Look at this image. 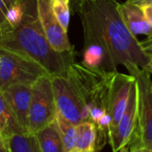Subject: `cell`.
Instances as JSON below:
<instances>
[{"instance_id":"52a82bcc","label":"cell","mask_w":152,"mask_h":152,"mask_svg":"<svg viewBox=\"0 0 152 152\" xmlns=\"http://www.w3.org/2000/svg\"><path fill=\"white\" fill-rule=\"evenodd\" d=\"M136 80L138 89L137 126L139 144L152 147V81L151 73L137 66L127 69Z\"/></svg>"},{"instance_id":"e0dca14e","label":"cell","mask_w":152,"mask_h":152,"mask_svg":"<svg viewBox=\"0 0 152 152\" xmlns=\"http://www.w3.org/2000/svg\"><path fill=\"white\" fill-rule=\"evenodd\" d=\"M70 3L71 0H49L54 16L66 32L70 23Z\"/></svg>"},{"instance_id":"7a4b0ae2","label":"cell","mask_w":152,"mask_h":152,"mask_svg":"<svg viewBox=\"0 0 152 152\" xmlns=\"http://www.w3.org/2000/svg\"><path fill=\"white\" fill-rule=\"evenodd\" d=\"M0 48L23 55L41 65L49 75L64 74L73 62L72 52L59 53L47 40L36 15L29 9L23 22L14 29L0 32Z\"/></svg>"},{"instance_id":"ba28073f","label":"cell","mask_w":152,"mask_h":152,"mask_svg":"<svg viewBox=\"0 0 152 152\" xmlns=\"http://www.w3.org/2000/svg\"><path fill=\"white\" fill-rule=\"evenodd\" d=\"M138 116V89L136 80L133 82L124 112L117 125L109 132L108 141L113 152L119 151L132 140L137 126Z\"/></svg>"},{"instance_id":"277c9868","label":"cell","mask_w":152,"mask_h":152,"mask_svg":"<svg viewBox=\"0 0 152 152\" xmlns=\"http://www.w3.org/2000/svg\"><path fill=\"white\" fill-rule=\"evenodd\" d=\"M45 74L48 73L34 60L19 53L0 48V89L15 83L32 85Z\"/></svg>"},{"instance_id":"ffe728a7","label":"cell","mask_w":152,"mask_h":152,"mask_svg":"<svg viewBox=\"0 0 152 152\" xmlns=\"http://www.w3.org/2000/svg\"><path fill=\"white\" fill-rule=\"evenodd\" d=\"M15 2V0H0V31L5 28L7 12Z\"/></svg>"},{"instance_id":"484cf974","label":"cell","mask_w":152,"mask_h":152,"mask_svg":"<svg viewBox=\"0 0 152 152\" xmlns=\"http://www.w3.org/2000/svg\"><path fill=\"white\" fill-rule=\"evenodd\" d=\"M127 1L132 2V3H141V2H151L152 3V0H127Z\"/></svg>"},{"instance_id":"1f68e13d","label":"cell","mask_w":152,"mask_h":152,"mask_svg":"<svg viewBox=\"0 0 152 152\" xmlns=\"http://www.w3.org/2000/svg\"><path fill=\"white\" fill-rule=\"evenodd\" d=\"M0 136H1V135H0Z\"/></svg>"},{"instance_id":"ac0fdd59","label":"cell","mask_w":152,"mask_h":152,"mask_svg":"<svg viewBox=\"0 0 152 152\" xmlns=\"http://www.w3.org/2000/svg\"><path fill=\"white\" fill-rule=\"evenodd\" d=\"M104 61V53L100 47L95 44H87L83 50V64L90 68H100Z\"/></svg>"},{"instance_id":"83f0119b","label":"cell","mask_w":152,"mask_h":152,"mask_svg":"<svg viewBox=\"0 0 152 152\" xmlns=\"http://www.w3.org/2000/svg\"><path fill=\"white\" fill-rule=\"evenodd\" d=\"M69 152H87V151H82V150H78V149L74 148V149H72V150H71Z\"/></svg>"},{"instance_id":"7c38bea8","label":"cell","mask_w":152,"mask_h":152,"mask_svg":"<svg viewBox=\"0 0 152 152\" xmlns=\"http://www.w3.org/2000/svg\"><path fill=\"white\" fill-rule=\"evenodd\" d=\"M119 14L132 34L137 36L143 34L146 36L152 35V27L145 19L140 7L132 2L126 1L118 5Z\"/></svg>"},{"instance_id":"cb8c5ba5","label":"cell","mask_w":152,"mask_h":152,"mask_svg":"<svg viewBox=\"0 0 152 152\" xmlns=\"http://www.w3.org/2000/svg\"><path fill=\"white\" fill-rule=\"evenodd\" d=\"M0 152H11L6 137L0 136Z\"/></svg>"},{"instance_id":"f546056e","label":"cell","mask_w":152,"mask_h":152,"mask_svg":"<svg viewBox=\"0 0 152 152\" xmlns=\"http://www.w3.org/2000/svg\"><path fill=\"white\" fill-rule=\"evenodd\" d=\"M150 148H151V149H152V147H150Z\"/></svg>"},{"instance_id":"8992f818","label":"cell","mask_w":152,"mask_h":152,"mask_svg":"<svg viewBox=\"0 0 152 152\" xmlns=\"http://www.w3.org/2000/svg\"><path fill=\"white\" fill-rule=\"evenodd\" d=\"M54 92L49 74L42 75L31 85L29 110V131L35 133L52 123L56 116Z\"/></svg>"},{"instance_id":"f1b7e54d","label":"cell","mask_w":152,"mask_h":152,"mask_svg":"<svg viewBox=\"0 0 152 152\" xmlns=\"http://www.w3.org/2000/svg\"><path fill=\"white\" fill-rule=\"evenodd\" d=\"M150 56H151V65H152V54L150 55ZM151 72H152V68H151Z\"/></svg>"},{"instance_id":"5b68a950","label":"cell","mask_w":152,"mask_h":152,"mask_svg":"<svg viewBox=\"0 0 152 152\" xmlns=\"http://www.w3.org/2000/svg\"><path fill=\"white\" fill-rule=\"evenodd\" d=\"M56 111L70 123L77 125L90 121V109L65 74L50 75Z\"/></svg>"},{"instance_id":"4fadbf2b","label":"cell","mask_w":152,"mask_h":152,"mask_svg":"<svg viewBox=\"0 0 152 152\" xmlns=\"http://www.w3.org/2000/svg\"><path fill=\"white\" fill-rule=\"evenodd\" d=\"M33 134L41 152H64L56 119Z\"/></svg>"},{"instance_id":"603a6c76","label":"cell","mask_w":152,"mask_h":152,"mask_svg":"<svg viewBox=\"0 0 152 152\" xmlns=\"http://www.w3.org/2000/svg\"><path fill=\"white\" fill-rule=\"evenodd\" d=\"M130 152H152V149L149 147L143 146L138 143L137 145L133 146V148H132Z\"/></svg>"},{"instance_id":"4316f807","label":"cell","mask_w":152,"mask_h":152,"mask_svg":"<svg viewBox=\"0 0 152 152\" xmlns=\"http://www.w3.org/2000/svg\"><path fill=\"white\" fill-rule=\"evenodd\" d=\"M119 151H120V152H130V149H129V148H128L127 145H126V146L123 147Z\"/></svg>"},{"instance_id":"30bf717a","label":"cell","mask_w":152,"mask_h":152,"mask_svg":"<svg viewBox=\"0 0 152 152\" xmlns=\"http://www.w3.org/2000/svg\"><path fill=\"white\" fill-rule=\"evenodd\" d=\"M134 81L135 78L130 73L125 74L115 72L113 75L107 107V113L110 117L109 132L117 125L124 112L131 87Z\"/></svg>"},{"instance_id":"d4e9b609","label":"cell","mask_w":152,"mask_h":152,"mask_svg":"<svg viewBox=\"0 0 152 152\" xmlns=\"http://www.w3.org/2000/svg\"><path fill=\"white\" fill-rule=\"evenodd\" d=\"M9 134V130L7 125V124L0 118V135L1 136H7Z\"/></svg>"},{"instance_id":"5bb4252c","label":"cell","mask_w":152,"mask_h":152,"mask_svg":"<svg viewBox=\"0 0 152 152\" xmlns=\"http://www.w3.org/2000/svg\"><path fill=\"white\" fill-rule=\"evenodd\" d=\"M96 141L97 129L92 122L84 121L76 125V149L96 152Z\"/></svg>"},{"instance_id":"44dd1931","label":"cell","mask_w":152,"mask_h":152,"mask_svg":"<svg viewBox=\"0 0 152 152\" xmlns=\"http://www.w3.org/2000/svg\"><path fill=\"white\" fill-rule=\"evenodd\" d=\"M137 5L141 9L143 15L149 25L152 27V3L151 2H141L137 3Z\"/></svg>"},{"instance_id":"d6986e66","label":"cell","mask_w":152,"mask_h":152,"mask_svg":"<svg viewBox=\"0 0 152 152\" xmlns=\"http://www.w3.org/2000/svg\"><path fill=\"white\" fill-rule=\"evenodd\" d=\"M0 118L7 124L8 130H9V134L12 132L23 133L18 123L16 122L1 90H0Z\"/></svg>"},{"instance_id":"7402d4cb","label":"cell","mask_w":152,"mask_h":152,"mask_svg":"<svg viewBox=\"0 0 152 152\" xmlns=\"http://www.w3.org/2000/svg\"><path fill=\"white\" fill-rule=\"evenodd\" d=\"M140 46L142 47V48L148 53L149 55L152 54V35L151 36H148L145 39L140 41Z\"/></svg>"},{"instance_id":"8fae6325","label":"cell","mask_w":152,"mask_h":152,"mask_svg":"<svg viewBox=\"0 0 152 152\" xmlns=\"http://www.w3.org/2000/svg\"><path fill=\"white\" fill-rule=\"evenodd\" d=\"M23 133L29 131V110L31 95V85L15 83L0 89Z\"/></svg>"},{"instance_id":"2e32d148","label":"cell","mask_w":152,"mask_h":152,"mask_svg":"<svg viewBox=\"0 0 152 152\" xmlns=\"http://www.w3.org/2000/svg\"><path fill=\"white\" fill-rule=\"evenodd\" d=\"M64 152H69L75 148L76 145V125L67 121L58 113L56 116Z\"/></svg>"},{"instance_id":"3957f363","label":"cell","mask_w":152,"mask_h":152,"mask_svg":"<svg viewBox=\"0 0 152 152\" xmlns=\"http://www.w3.org/2000/svg\"><path fill=\"white\" fill-rule=\"evenodd\" d=\"M115 72L100 68H90L83 63L74 62L66 68L64 74L88 106L90 120L93 123L99 122L108 114L109 91Z\"/></svg>"},{"instance_id":"9c48e42d","label":"cell","mask_w":152,"mask_h":152,"mask_svg":"<svg viewBox=\"0 0 152 152\" xmlns=\"http://www.w3.org/2000/svg\"><path fill=\"white\" fill-rule=\"evenodd\" d=\"M36 16L47 40L54 50L59 53L72 52L67 32L54 16L49 0H36Z\"/></svg>"},{"instance_id":"9a60e30c","label":"cell","mask_w":152,"mask_h":152,"mask_svg":"<svg viewBox=\"0 0 152 152\" xmlns=\"http://www.w3.org/2000/svg\"><path fill=\"white\" fill-rule=\"evenodd\" d=\"M6 137L11 152H41L32 133L12 132Z\"/></svg>"},{"instance_id":"4dcf8cb0","label":"cell","mask_w":152,"mask_h":152,"mask_svg":"<svg viewBox=\"0 0 152 152\" xmlns=\"http://www.w3.org/2000/svg\"><path fill=\"white\" fill-rule=\"evenodd\" d=\"M151 74H152V72H151Z\"/></svg>"},{"instance_id":"6da1fadb","label":"cell","mask_w":152,"mask_h":152,"mask_svg":"<svg viewBox=\"0 0 152 152\" xmlns=\"http://www.w3.org/2000/svg\"><path fill=\"white\" fill-rule=\"evenodd\" d=\"M117 0H85L77 8L82 20L85 45L95 44L104 53L102 69L116 72L137 66L151 73V56L124 24Z\"/></svg>"}]
</instances>
